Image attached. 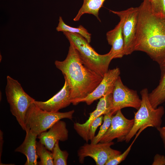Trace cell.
<instances>
[{
	"label": "cell",
	"mask_w": 165,
	"mask_h": 165,
	"mask_svg": "<svg viewBox=\"0 0 165 165\" xmlns=\"http://www.w3.org/2000/svg\"><path fill=\"white\" fill-rule=\"evenodd\" d=\"M138 20L134 51L145 53L159 65L165 68V17L155 14L146 0L138 7Z\"/></svg>",
	"instance_id": "cell-1"
},
{
	"label": "cell",
	"mask_w": 165,
	"mask_h": 165,
	"mask_svg": "<svg viewBox=\"0 0 165 165\" xmlns=\"http://www.w3.org/2000/svg\"><path fill=\"white\" fill-rule=\"evenodd\" d=\"M67 56L64 61L56 60L54 64L67 81L71 102L83 98L92 93L103 77L86 66L74 45L69 42Z\"/></svg>",
	"instance_id": "cell-2"
},
{
	"label": "cell",
	"mask_w": 165,
	"mask_h": 165,
	"mask_svg": "<svg viewBox=\"0 0 165 165\" xmlns=\"http://www.w3.org/2000/svg\"><path fill=\"white\" fill-rule=\"evenodd\" d=\"M63 33L69 42L72 43L78 50L84 64L103 78L108 71L109 65L113 59L110 53L100 54L79 34L66 32Z\"/></svg>",
	"instance_id": "cell-3"
},
{
	"label": "cell",
	"mask_w": 165,
	"mask_h": 165,
	"mask_svg": "<svg viewBox=\"0 0 165 165\" xmlns=\"http://www.w3.org/2000/svg\"><path fill=\"white\" fill-rule=\"evenodd\" d=\"M148 92L146 88L140 92L141 103L138 111L134 113V122L130 132L127 137L125 142L128 143L141 128L145 127H160L162 118L165 110L163 106L156 108L152 106L148 98Z\"/></svg>",
	"instance_id": "cell-4"
},
{
	"label": "cell",
	"mask_w": 165,
	"mask_h": 165,
	"mask_svg": "<svg viewBox=\"0 0 165 165\" xmlns=\"http://www.w3.org/2000/svg\"><path fill=\"white\" fill-rule=\"evenodd\" d=\"M5 93L11 112L16 117L22 129L25 130L26 113L35 100L24 91L17 80L9 75L6 77Z\"/></svg>",
	"instance_id": "cell-5"
},
{
	"label": "cell",
	"mask_w": 165,
	"mask_h": 165,
	"mask_svg": "<svg viewBox=\"0 0 165 165\" xmlns=\"http://www.w3.org/2000/svg\"><path fill=\"white\" fill-rule=\"evenodd\" d=\"M74 112L72 110L64 112H49L40 109L33 103L26 112L25 126L26 128L38 136L62 119L67 118L72 120Z\"/></svg>",
	"instance_id": "cell-6"
},
{
	"label": "cell",
	"mask_w": 165,
	"mask_h": 165,
	"mask_svg": "<svg viewBox=\"0 0 165 165\" xmlns=\"http://www.w3.org/2000/svg\"><path fill=\"white\" fill-rule=\"evenodd\" d=\"M114 144L112 141L97 144H85L77 152L79 162L83 163L85 158L90 157L93 159L97 165H105L109 160L121 153L120 151L112 148Z\"/></svg>",
	"instance_id": "cell-7"
},
{
	"label": "cell",
	"mask_w": 165,
	"mask_h": 165,
	"mask_svg": "<svg viewBox=\"0 0 165 165\" xmlns=\"http://www.w3.org/2000/svg\"><path fill=\"white\" fill-rule=\"evenodd\" d=\"M112 96L113 107L111 112L113 115L124 108L132 107L138 110L141 106V99L137 91L125 86L120 76L116 82Z\"/></svg>",
	"instance_id": "cell-8"
},
{
	"label": "cell",
	"mask_w": 165,
	"mask_h": 165,
	"mask_svg": "<svg viewBox=\"0 0 165 165\" xmlns=\"http://www.w3.org/2000/svg\"><path fill=\"white\" fill-rule=\"evenodd\" d=\"M124 17L123 34L124 42L125 55L134 51L137 38L138 20V7H131L121 11Z\"/></svg>",
	"instance_id": "cell-9"
},
{
	"label": "cell",
	"mask_w": 165,
	"mask_h": 165,
	"mask_svg": "<svg viewBox=\"0 0 165 165\" xmlns=\"http://www.w3.org/2000/svg\"><path fill=\"white\" fill-rule=\"evenodd\" d=\"M134 119H128L123 115L121 110L113 115L110 125L100 142H109L116 138L118 142L125 141L134 124Z\"/></svg>",
	"instance_id": "cell-10"
},
{
	"label": "cell",
	"mask_w": 165,
	"mask_h": 165,
	"mask_svg": "<svg viewBox=\"0 0 165 165\" xmlns=\"http://www.w3.org/2000/svg\"><path fill=\"white\" fill-rule=\"evenodd\" d=\"M120 74V70L118 68L108 70L101 81L92 93L86 97L73 101L71 103L76 105L80 102H84L88 105H90L103 96L112 93L116 82Z\"/></svg>",
	"instance_id": "cell-11"
},
{
	"label": "cell",
	"mask_w": 165,
	"mask_h": 165,
	"mask_svg": "<svg viewBox=\"0 0 165 165\" xmlns=\"http://www.w3.org/2000/svg\"><path fill=\"white\" fill-rule=\"evenodd\" d=\"M109 10L119 17L120 21L114 29L106 33L107 41L112 46L109 52L112 59L121 58L125 55L122 30L124 17L121 11Z\"/></svg>",
	"instance_id": "cell-12"
},
{
	"label": "cell",
	"mask_w": 165,
	"mask_h": 165,
	"mask_svg": "<svg viewBox=\"0 0 165 165\" xmlns=\"http://www.w3.org/2000/svg\"><path fill=\"white\" fill-rule=\"evenodd\" d=\"M33 103L40 109L49 112H57L68 106L71 103L70 92L66 80L63 86L57 93L45 101L35 100Z\"/></svg>",
	"instance_id": "cell-13"
},
{
	"label": "cell",
	"mask_w": 165,
	"mask_h": 165,
	"mask_svg": "<svg viewBox=\"0 0 165 165\" xmlns=\"http://www.w3.org/2000/svg\"><path fill=\"white\" fill-rule=\"evenodd\" d=\"M48 131H45L38 136L39 141L51 152L58 141H64L68 139V131L66 123L59 120L55 123Z\"/></svg>",
	"instance_id": "cell-14"
},
{
	"label": "cell",
	"mask_w": 165,
	"mask_h": 165,
	"mask_svg": "<svg viewBox=\"0 0 165 165\" xmlns=\"http://www.w3.org/2000/svg\"><path fill=\"white\" fill-rule=\"evenodd\" d=\"M25 131L26 134L24 141L15 151L21 153L26 157L27 160L24 165H38L36 141L38 135L33 133L28 128H26Z\"/></svg>",
	"instance_id": "cell-15"
},
{
	"label": "cell",
	"mask_w": 165,
	"mask_h": 165,
	"mask_svg": "<svg viewBox=\"0 0 165 165\" xmlns=\"http://www.w3.org/2000/svg\"><path fill=\"white\" fill-rule=\"evenodd\" d=\"M105 0H83V4L74 18V21H79L84 14H89L94 16L101 21L99 12Z\"/></svg>",
	"instance_id": "cell-16"
},
{
	"label": "cell",
	"mask_w": 165,
	"mask_h": 165,
	"mask_svg": "<svg viewBox=\"0 0 165 165\" xmlns=\"http://www.w3.org/2000/svg\"><path fill=\"white\" fill-rule=\"evenodd\" d=\"M161 70V76L159 84L148 93L150 103L154 108L165 102V68Z\"/></svg>",
	"instance_id": "cell-17"
},
{
	"label": "cell",
	"mask_w": 165,
	"mask_h": 165,
	"mask_svg": "<svg viewBox=\"0 0 165 165\" xmlns=\"http://www.w3.org/2000/svg\"><path fill=\"white\" fill-rule=\"evenodd\" d=\"M89 119L84 123L80 124L74 123V128L77 134L87 142L90 140L89 137V130L90 125L93 121L99 116L105 114L101 111L95 109L90 114Z\"/></svg>",
	"instance_id": "cell-18"
},
{
	"label": "cell",
	"mask_w": 165,
	"mask_h": 165,
	"mask_svg": "<svg viewBox=\"0 0 165 165\" xmlns=\"http://www.w3.org/2000/svg\"><path fill=\"white\" fill-rule=\"evenodd\" d=\"M56 30L59 32H66L79 34L84 38L89 43L91 41V34L82 26L80 25L77 28L71 27L64 22L61 16H59V22Z\"/></svg>",
	"instance_id": "cell-19"
},
{
	"label": "cell",
	"mask_w": 165,
	"mask_h": 165,
	"mask_svg": "<svg viewBox=\"0 0 165 165\" xmlns=\"http://www.w3.org/2000/svg\"><path fill=\"white\" fill-rule=\"evenodd\" d=\"M36 153L40 159L39 165H53L52 152L39 141L36 142Z\"/></svg>",
	"instance_id": "cell-20"
},
{
	"label": "cell",
	"mask_w": 165,
	"mask_h": 165,
	"mask_svg": "<svg viewBox=\"0 0 165 165\" xmlns=\"http://www.w3.org/2000/svg\"><path fill=\"white\" fill-rule=\"evenodd\" d=\"M59 141L55 144L51 151L53 165H66L69 154L66 151L61 150L59 145Z\"/></svg>",
	"instance_id": "cell-21"
},
{
	"label": "cell",
	"mask_w": 165,
	"mask_h": 165,
	"mask_svg": "<svg viewBox=\"0 0 165 165\" xmlns=\"http://www.w3.org/2000/svg\"><path fill=\"white\" fill-rule=\"evenodd\" d=\"M113 115L110 112L104 115L103 122L101 125L97 134L90 141V143L97 144L100 142L103 136L106 133L109 127Z\"/></svg>",
	"instance_id": "cell-22"
},
{
	"label": "cell",
	"mask_w": 165,
	"mask_h": 165,
	"mask_svg": "<svg viewBox=\"0 0 165 165\" xmlns=\"http://www.w3.org/2000/svg\"><path fill=\"white\" fill-rule=\"evenodd\" d=\"M145 128V127H143L140 129L136 134L134 139L126 150L122 153L108 160L105 165H117L124 160L129 153L135 141L141 133Z\"/></svg>",
	"instance_id": "cell-23"
},
{
	"label": "cell",
	"mask_w": 165,
	"mask_h": 165,
	"mask_svg": "<svg viewBox=\"0 0 165 165\" xmlns=\"http://www.w3.org/2000/svg\"><path fill=\"white\" fill-rule=\"evenodd\" d=\"M151 7L155 14L165 17V0H155Z\"/></svg>",
	"instance_id": "cell-24"
},
{
	"label": "cell",
	"mask_w": 165,
	"mask_h": 165,
	"mask_svg": "<svg viewBox=\"0 0 165 165\" xmlns=\"http://www.w3.org/2000/svg\"><path fill=\"white\" fill-rule=\"evenodd\" d=\"M104 116L103 115L96 118L90 126L89 130V140L91 141L95 136V133L98 127L103 123Z\"/></svg>",
	"instance_id": "cell-25"
},
{
	"label": "cell",
	"mask_w": 165,
	"mask_h": 165,
	"mask_svg": "<svg viewBox=\"0 0 165 165\" xmlns=\"http://www.w3.org/2000/svg\"><path fill=\"white\" fill-rule=\"evenodd\" d=\"M152 165H165V156L159 154H156L153 158Z\"/></svg>",
	"instance_id": "cell-26"
},
{
	"label": "cell",
	"mask_w": 165,
	"mask_h": 165,
	"mask_svg": "<svg viewBox=\"0 0 165 165\" xmlns=\"http://www.w3.org/2000/svg\"><path fill=\"white\" fill-rule=\"evenodd\" d=\"M159 133L162 139L165 149V129L163 127H160L156 128Z\"/></svg>",
	"instance_id": "cell-27"
},
{
	"label": "cell",
	"mask_w": 165,
	"mask_h": 165,
	"mask_svg": "<svg viewBox=\"0 0 165 165\" xmlns=\"http://www.w3.org/2000/svg\"><path fill=\"white\" fill-rule=\"evenodd\" d=\"M3 132L1 130H0V164L2 165L1 161V157L2 152V147L4 143Z\"/></svg>",
	"instance_id": "cell-28"
},
{
	"label": "cell",
	"mask_w": 165,
	"mask_h": 165,
	"mask_svg": "<svg viewBox=\"0 0 165 165\" xmlns=\"http://www.w3.org/2000/svg\"><path fill=\"white\" fill-rule=\"evenodd\" d=\"M143 1L144 0H143ZM149 2L152 5L154 2L155 0H146Z\"/></svg>",
	"instance_id": "cell-29"
},
{
	"label": "cell",
	"mask_w": 165,
	"mask_h": 165,
	"mask_svg": "<svg viewBox=\"0 0 165 165\" xmlns=\"http://www.w3.org/2000/svg\"><path fill=\"white\" fill-rule=\"evenodd\" d=\"M164 129H165V127H163Z\"/></svg>",
	"instance_id": "cell-30"
}]
</instances>
